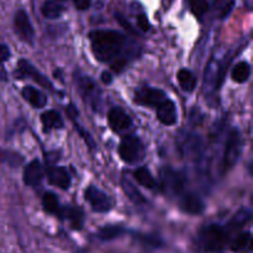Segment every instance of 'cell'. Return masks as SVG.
Returning <instances> with one entry per match:
<instances>
[{"label": "cell", "instance_id": "52a82bcc", "mask_svg": "<svg viewBox=\"0 0 253 253\" xmlns=\"http://www.w3.org/2000/svg\"><path fill=\"white\" fill-rule=\"evenodd\" d=\"M84 198L90 204L91 209L95 212H108L111 209V200L103 190L96 187H88L84 192Z\"/></svg>", "mask_w": 253, "mask_h": 253}, {"label": "cell", "instance_id": "cb8c5ba5", "mask_svg": "<svg viewBox=\"0 0 253 253\" xmlns=\"http://www.w3.org/2000/svg\"><path fill=\"white\" fill-rule=\"evenodd\" d=\"M250 74H251L250 64L247 62H240L234 67L231 76L236 83H245L250 78Z\"/></svg>", "mask_w": 253, "mask_h": 253}, {"label": "cell", "instance_id": "5bb4252c", "mask_svg": "<svg viewBox=\"0 0 253 253\" xmlns=\"http://www.w3.org/2000/svg\"><path fill=\"white\" fill-rule=\"evenodd\" d=\"M43 178V168L37 160L31 161L25 167L24 170V183L27 187H36L41 183Z\"/></svg>", "mask_w": 253, "mask_h": 253}, {"label": "cell", "instance_id": "7a4b0ae2", "mask_svg": "<svg viewBox=\"0 0 253 253\" xmlns=\"http://www.w3.org/2000/svg\"><path fill=\"white\" fill-rule=\"evenodd\" d=\"M227 241H229V227L212 224L204 227L200 232V244L207 252L220 251L226 246Z\"/></svg>", "mask_w": 253, "mask_h": 253}, {"label": "cell", "instance_id": "e0dca14e", "mask_svg": "<svg viewBox=\"0 0 253 253\" xmlns=\"http://www.w3.org/2000/svg\"><path fill=\"white\" fill-rule=\"evenodd\" d=\"M22 98L27 101V103L31 104L34 108L41 109L43 108L47 104V96L44 95L42 91H40L39 89L34 88V86H25L21 91Z\"/></svg>", "mask_w": 253, "mask_h": 253}, {"label": "cell", "instance_id": "277c9868", "mask_svg": "<svg viewBox=\"0 0 253 253\" xmlns=\"http://www.w3.org/2000/svg\"><path fill=\"white\" fill-rule=\"evenodd\" d=\"M74 81L78 85V90L83 100L85 103L90 104L93 110H98L101 101V91L98 88L95 82L90 77L81 73L79 71H77L76 74H74Z\"/></svg>", "mask_w": 253, "mask_h": 253}, {"label": "cell", "instance_id": "ac0fdd59", "mask_svg": "<svg viewBox=\"0 0 253 253\" xmlns=\"http://www.w3.org/2000/svg\"><path fill=\"white\" fill-rule=\"evenodd\" d=\"M42 125H43L44 132L54 130V128H62L63 127V120H62L61 115L54 110L44 111L41 115Z\"/></svg>", "mask_w": 253, "mask_h": 253}, {"label": "cell", "instance_id": "7402d4cb", "mask_svg": "<svg viewBox=\"0 0 253 253\" xmlns=\"http://www.w3.org/2000/svg\"><path fill=\"white\" fill-rule=\"evenodd\" d=\"M133 177H135L136 182H137L138 184L147 188V189H153V188H156V185H157L155 178L152 177L151 172L146 167L137 168V169L135 170V173H133Z\"/></svg>", "mask_w": 253, "mask_h": 253}, {"label": "cell", "instance_id": "83f0119b", "mask_svg": "<svg viewBox=\"0 0 253 253\" xmlns=\"http://www.w3.org/2000/svg\"><path fill=\"white\" fill-rule=\"evenodd\" d=\"M250 219H251V211L247 209H241L234 217H232V220L230 221L229 226L227 227H229V229H239V227L244 226L246 222H249Z\"/></svg>", "mask_w": 253, "mask_h": 253}, {"label": "cell", "instance_id": "ffe728a7", "mask_svg": "<svg viewBox=\"0 0 253 253\" xmlns=\"http://www.w3.org/2000/svg\"><path fill=\"white\" fill-rule=\"evenodd\" d=\"M42 205H43V210L48 214L57 215L58 216L59 212H61V204H59V199L54 193L47 192L44 193L43 197H42Z\"/></svg>", "mask_w": 253, "mask_h": 253}, {"label": "cell", "instance_id": "7c38bea8", "mask_svg": "<svg viewBox=\"0 0 253 253\" xmlns=\"http://www.w3.org/2000/svg\"><path fill=\"white\" fill-rule=\"evenodd\" d=\"M180 209L190 215H199L205 210V204L199 195L194 193H185L180 198Z\"/></svg>", "mask_w": 253, "mask_h": 253}, {"label": "cell", "instance_id": "8fae6325", "mask_svg": "<svg viewBox=\"0 0 253 253\" xmlns=\"http://www.w3.org/2000/svg\"><path fill=\"white\" fill-rule=\"evenodd\" d=\"M108 121L110 127L116 132L127 130L132 125V120L130 119V116L120 108H113L109 111Z\"/></svg>", "mask_w": 253, "mask_h": 253}, {"label": "cell", "instance_id": "1f68e13d", "mask_svg": "<svg viewBox=\"0 0 253 253\" xmlns=\"http://www.w3.org/2000/svg\"><path fill=\"white\" fill-rule=\"evenodd\" d=\"M115 19L118 20V22L121 25V26L124 27V29L127 30V31H130V32H135V31H133L132 26L130 25V22H128L127 20H126L125 17H124L123 15L120 14V12H115Z\"/></svg>", "mask_w": 253, "mask_h": 253}, {"label": "cell", "instance_id": "603a6c76", "mask_svg": "<svg viewBox=\"0 0 253 253\" xmlns=\"http://www.w3.org/2000/svg\"><path fill=\"white\" fill-rule=\"evenodd\" d=\"M63 12V5L59 4L56 0H47L42 5V14L47 19H57Z\"/></svg>", "mask_w": 253, "mask_h": 253}, {"label": "cell", "instance_id": "f546056e", "mask_svg": "<svg viewBox=\"0 0 253 253\" xmlns=\"http://www.w3.org/2000/svg\"><path fill=\"white\" fill-rule=\"evenodd\" d=\"M189 6L197 17H202L209 10V4L207 0H189Z\"/></svg>", "mask_w": 253, "mask_h": 253}, {"label": "cell", "instance_id": "30bf717a", "mask_svg": "<svg viewBox=\"0 0 253 253\" xmlns=\"http://www.w3.org/2000/svg\"><path fill=\"white\" fill-rule=\"evenodd\" d=\"M15 30L19 34V36L21 37L24 41L26 42H31L32 39L35 36V31L34 27H32L31 21L29 19V15L25 10L20 9L19 11L15 14Z\"/></svg>", "mask_w": 253, "mask_h": 253}, {"label": "cell", "instance_id": "3957f363", "mask_svg": "<svg viewBox=\"0 0 253 253\" xmlns=\"http://www.w3.org/2000/svg\"><path fill=\"white\" fill-rule=\"evenodd\" d=\"M242 147H244V142H242L241 133L237 128H232L227 136L226 143H225V150L221 161V173L229 172L236 165L242 153Z\"/></svg>", "mask_w": 253, "mask_h": 253}, {"label": "cell", "instance_id": "e575fe53", "mask_svg": "<svg viewBox=\"0 0 253 253\" xmlns=\"http://www.w3.org/2000/svg\"><path fill=\"white\" fill-rule=\"evenodd\" d=\"M113 76H111L109 72H103V74H101V82L105 84H110L111 82H113Z\"/></svg>", "mask_w": 253, "mask_h": 253}, {"label": "cell", "instance_id": "d6986e66", "mask_svg": "<svg viewBox=\"0 0 253 253\" xmlns=\"http://www.w3.org/2000/svg\"><path fill=\"white\" fill-rule=\"evenodd\" d=\"M121 187L123 190L125 192V194L127 195L128 199L136 205H142L146 203V199L143 198V195L141 194L140 190L133 185V183L131 180H128L126 177L121 178Z\"/></svg>", "mask_w": 253, "mask_h": 253}, {"label": "cell", "instance_id": "d6a6232c", "mask_svg": "<svg viewBox=\"0 0 253 253\" xmlns=\"http://www.w3.org/2000/svg\"><path fill=\"white\" fill-rule=\"evenodd\" d=\"M11 56V52H10L9 47L6 44H0V62H6L7 59Z\"/></svg>", "mask_w": 253, "mask_h": 253}, {"label": "cell", "instance_id": "f1b7e54d", "mask_svg": "<svg viewBox=\"0 0 253 253\" xmlns=\"http://www.w3.org/2000/svg\"><path fill=\"white\" fill-rule=\"evenodd\" d=\"M251 244V234L250 232H244V234H240L236 239L232 241L231 244V250L232 251H242V250H246L247 247Z\"/></svg>", "mask_w": 253, "mask_h": 253}, {"label": "cell", "instance_id": "484cf974", "mask_svg": "<svg viewBox=\"0 0 253 253\" xmlns=\"http://www.w3.org/2000/svg\"><path fill=\"white\" fill-rule=\"evenodd\" d=\"M24 158L16 152L12 151H0V162L9 165L10 167H19L22 163Z\"/></svg>", "mask_w": 253, "mask_h": 253}, {"label": "cell", "instance_id": "4dcf8cb0", "mask_svg": "<svg viewBox=\"0 0 253 253\" xmlns=\"http://www.w3.org/2000/svg\"><path fill=\"white\" fill-rule=\"evenodd\" d=\"M137 25H138V27H140L141 30H142V31H148V30H150V27H151V25H150V21H148V19H147V16H146L145 14H140L137 16Z\"/></svg>", "mask_w": 253, "mask_h": 253}, {"label": "cell", "instance_id": "6da1fadb", "mask_svg": "<svg viewBox=\"0 0 253 253\" xmlns=\"http://www.w3.org/2000/svg\"><path fill=\"white\" fill-rule=\"evenodd\" d=\"M91 51L100 62H110L121 53L125 36L115 30H95L90 35Z\"/></svg>", "mask_w": 253, "mask_h": 253}, {"label": "cell", "instance_id": "4fadbf2b", "mask_svg": "<svg viewBox=\"0 0 253 253\" xmlns=\"http://www.w3.org/2000/svg\"><path fill=\"white\" fill-rule=\"evenodd\" d=\"M157 118L165 126H172L177 123V108L169 99H165L157 106Z\"/></svg>", "mask_w": 253, "mask_h": 253}, {"label": "cell", "instance_id": "9c48e42d", "mask_svg": "<svg viewBox=\"0 0 253 253\" xmlns=\"http://www.w3.org/2000/svg\"><path fill=\"white\" fill-rule=\"evenodd\" d=\"M166 99V93L161 89L148 88L142 86L137 89L135 93V101L140 105L151 106V108H157L161 103Z\"/></svg>", "mask_w": 253, "mask_h": 253}, {"label": "cell", "instance_id": "2e32d148", "mask_svg": "<svg viewBox=\"0 0 253 253\" xmlns=\"http://www.w3.org/2000/svg\"><path fill=\"white\" fill-rule=\"evenodd\" d=\"M61 219H67L74 230H81L84 224V212L78 207L62 208L58 215Z\"/></svg>", "mask_w": 253, "mask_h": 253}, {"label": "cell", "instance_id": "4316f807", "mask_svg": "<svg viewBox=\"0 0 253 253\" xmlns=\"http://www.w3.org/2000/svg\"><path fill=\"white\" fill-rule=\"evenodd\" d=\"M235 5V0H215L214 7L217 16L220 19H225L232 11Z\"/></svg>", "mask_w": 253, "mask_h": 253}, {"label": "cell", "instance_id": "9a60e30c", "mask_svg": "<svg viewBox=\"0 0 253 253\" xmlns=\"http://www.w3.org/2000/svg\"><path fill=\"white\" fill-rule=\"evenodd\" d=\"M47 178L51 184L61 188V189H68L71 185V175L68 170L64 167H52L48 169Z\"/></svg>", "mask_w": 253, "mask_h": 253}, {"label": "cell", "instance_id": "836d02e7", "mask_svg": "<svg viewBox=\"0 0 253 253\" xmlns=\"http://www.w3.org/2000/svg\"><path fill=\"white\" fill-rule=\"evenodd\" d=\"M91 5V0H74V6L78 10L83 11V10L89 9Z\"/></svg>", "mask_w": 253, "mask_h": 253}, {"label": "cell", "instance_id": "ba28073f", "mask_svg": "<svg viewBox=\"0 0 253 253\" xmlns=\"http://www.w3.org/2000/svg\"><path fill=\"white\" fill-rule=\"evenodd\" d=\"M15 76L17 78H31L32 81L36 82L37 84H40L41 86L47 89H53L52 88V83L43 76V74L40 73L29 61L26 59H20L19 63H17V69L15 72Z\"/></svg>", "mask_w": 253, "mask_h": 253}, {"label": "cell", "instance_id": "44dd1931", "mask_svg": "<svg viewBox=\"0 0 253 253\" xmlns=\"http://www.w3.org/2000/svg\"><path fill=\"white\" fill-rule=\"evenodd\" d=\"M178 82H179L180 88L184 91H193L197 85V78H195L194 74L189 71V69H180L177 74Z\"/></svg>", "mask_w": 253, "mask_h": 253}, {"label": "cell", "instance_id": "8992f818", "mask_svg": "<svg viewBox=\"0 0 253 253\" xmlns=\"http://www.w3.org/2000/svg\"><path fill=\"white\" fill-rule=\"evenodd\" d=\"M161 184L163 192L170 194H180L185 187V177L180 172L165 168L161 172Z\"/></svg>", "mask_w": 253, "mask_h": 253}, {"label": "cell", "instance_id": "5b68a950", "mask_svg": "<svg viewBox=\"0 0 253 253\" xmlns=\"http://www.w3.org/2000/svg\"><path fill=\"white\" fill-rule=\"evenodd\" d=\"M142 143L136 136H126L119 145V155L126 163H136L142 158Z\"/></svg>", "mask_w": 253, "mask_h": 253}, {"label": "cell", "instance_id": "d4e9b609", "mask_svg": "<svg viewBox=\"0 0 253 253\" xmlns=\"http://www.w3.org/2000/svg\"><path fill=\"white\" fill-rule=\"evenodd\" d=\"M123 232L124 229L119 226V225H108V226L101 227L98 231V234H96V236L100 240H103V241H111V240L120 236Z\"/></svg>", "mask_w": 253, "mask_h": 253}]
</instances>
